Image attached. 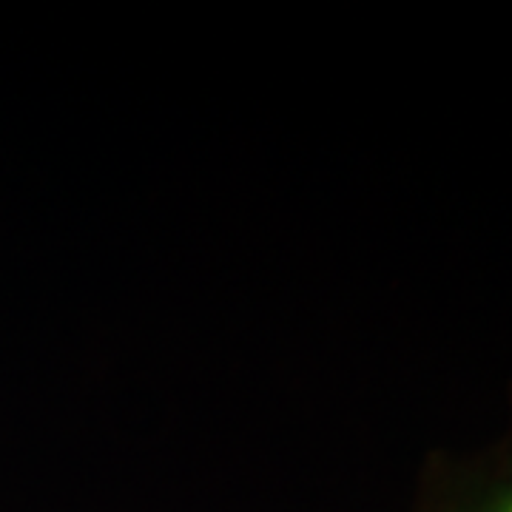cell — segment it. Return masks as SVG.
Returning a JSON list of instances; mask_svg holds the SVG:
<instances>
[{
    "label": "cell",
    "instance_id": "cell-1",
    "mask_svg": "<svg viewBox=\"0 0 512 512\" xmlns=\"http://www.w3.org/2000/svg\"><path fill=\"white\" fill-rule=\"evenodd\" d=\"M493 512H512V498H510V501H504L501 507H495Z\"/></svg>",
    "mask_w": 512,
    "mask_h": 512
}]
</instances>
